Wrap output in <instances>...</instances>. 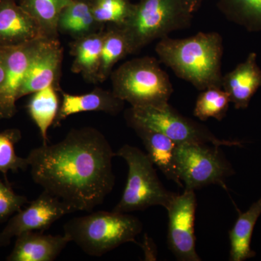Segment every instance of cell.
<instances>
[{"label": "cell", "mask_w": 261, "mask_h": 261, "mask_svg": "<svg viewBox=\"0 0 261 261\" xmlns=\"http://www.w3.org/2000/svg\"><path fill=\"white\" fill-rule=\"evenodd\" d=\"M115 156L99 130L83 127L70 130L58 143L32 149L27 159L32 179L43 190L74 211L90 212L113 190Z\"/></svg>", "instance_id": "1"}, {"label": "cell", "mask_w": 261, "mask_h": 261, "mask_svg": "<svg viewBox=\"0 0 261 261\" xmlns=\"http://www.w3.org/2000/svg\"><path fill=\"white\" fill-rule=\"evenodd\" d=\"M155 51L161 63L197 90L222 88L224 44L219 33L199 32L185 39L168 36L160 39Z\"/></svg>", "instance_id": "2"}, {"label": "cell", "mask_w": 261, "mask_h": 261, "mask_svg": "<svg viewBox=\"0 0 261 261\" xmlns=\"http://www.w3.org/2000/svg\"><path fill=\"white\" fill-rule=\"evenodd\" d=\"M143 224L136 216L116 211H96L73 218L63 226L64 234L90 256L101 257L123 244L136 243Z\"/></svg>", "instance_id": "3"}, {"label": "cell", "mask_w": 261, "mask_h": 261, "mask_svg": "<svg viewBox=\"0 0 261 261\" xmlns=\"http://www.w3.org/2000/svg\"><path fill=\"white\" fill-rule=\"evenodd\" d=\"M192 19L193 13L184 0H140L120 27L132 55L171 33L188 29Z\"/></svg>", "instance_id": "4"}, {"label": "cell", "mask_w": 261, "mask_h": 261, "mask_svg": "<svg viewBox=\"0 0 261 261\" xmlns=\"http://www.w3.org/2000/svg\"><path fill=\"white\" fill-rule=\"evenodd\" d=\"M113 93L130 107H159L169 103L173 88L169 75L154 57L125 62L111 75Z\"/></svg>", "instance_id": "5"}, {"label": "cell", "mask_w": 261, "mask_h": 261, "mask_svg": "<svg viewBox=\"0 0 261 261\" xmlns=\"http://www.w3.org/2000/svg\"><path fill=\"white\" fill-rule=\"evenodd\" d=\"M116 156L126 161L128 176L121 199L113 211L129 214L153 206L167 210L177 194L163 186L155 166L146 152L135 146L124 145Z\"/></svg>", "instance_id": "6"}, {"label": "cell", "mask_w": 261, "mask_h": 261, "mask_svg": "<svg viewBox=\"0 0 261 261\" xmlns=\"http://www.w3.org/2000/svg\"><path fill=\"white\" fill-rule=\"evenodd\" d=\"M125 119L158 130L176 144L243 147V142L219 138L207 127L178 112L169 103L159 107H130L125 112Z\"/></svg>", "instance_id": "7"}, {"label": "cell", "mask_w": 261, "mask_h": 261, "mask_svg": "<svg viewBox=\"0 0 261 261\" xmlns=\"http://www.w3.org/2000/svg\"><path fill=\"white\" fill-rule=\"evenodd\" d=\"M220 148L211 144H176L175 161L185 189L195 191L219 185L226 190V180L235 172Z\"/></svg>", "instance_id": "8"}, {"label": "cell", "mask_w": 261, "mask_h": 261, "mask_svg": "<svg viewBox=\"0 0 261 261\" xmlns=\"http://www.w3.org/2000/svg\"><path fill=\"white\" fill-rule=\"evenodd\" d=\"M73 212L69 205L43 190L37 199L10 218L0 232V247L8 246L13 238L23 233L44 232L65 215Z\"/></svg>", "instance_id": "9"}, {"label": "cell", "mask_w": 261, "mask_h": 261, "mask_svg": "<svg viewBox=\"0 0 261 261\" xmlns=\"http://www.w3.org/2000/svg\"><path fill=\"white\" fill-rule=\"evenodd\" d=\"M197 204L195 191L185 189L167 209V242L169 250L180 261H200L196 250L195 220Z\"/></svg>", "instance_id": "10"}, {"label": "cell", "mask_w": 261, "mask_h": 261, "mask_svg": "<svg viewBox=\"0 0 261 261\" xmlns=\"http://www.w3.org/2000/svg\"><path fill=\"white\" fill-rule=\"evenodd\" d=\"M44 38L14 47L1 48L4 56L5 75L0 84V118L9 119L17 113L19 92L33 57Z\"/></svg>", "instance_id": "11"}, {"label": "cell", "mask_w": 261, "mask_h": 261, "mask_svg": "<svg viewBox=\"0 0 261 261\" xmlns=\"http://www.w3.org/2000/svg\"><path fill=\"white\" fill-rule=\"evenodd\" d=\"M63 49L58 39L44 37L33 57L18 99L48 87L60 88Z\"/></svg>", "instance_id": "12"}, {"label": "cell", "mask_w": 261, "mask_h": 261, "mask_svg": "<svg viewBox=\"0 0 261 261\" xmlns=\"http://www.w3.org/2000/svg\"><path fill=\"white\" fill-rule=\"evenodd\" d=\"M43 35L39 24L16 0L0 1V48L20 45Z\"/></svg>", "instance_id": "13"}, {"label": "cell", "mask_w": 261, "mask_h": 261, "mask_svg": "<svg viewBox=\"0 0 261 261\" xmlns=\"http://www.w3.org/2000/svg\"><path fill=\"white\" fill-rule=\"evenodd\" d=\"M222 89L229 96L235 109H246L252 97L261 87V68L257 54L250 53L234 69L223 75Z\"/></svg>", "instance_id": "14"}, {"label": "cell", "mask_w": 261, "mask_h": 261, "mask_svg": "<svg viewBox=\"0 0 261 261\" xmlns=\"http://www.w3.org/2000/svg\"><path fill=\"white\" fill-rule=\"evenodd\" d=\"M70 243L63 235L45 234L40 231H29L17 237L14 247L8 261H53Z\"/></svg>", "instance_id": "15"}, {"label": "cell", "mask_w": 261, "mask_h": 261, "mask_svg": "<svg viewBox=\"0 0 261 261\" xmlns=\"http://www.w3.org/2000/svg\"><path fill=\"white\" fill-rule=\"evenodd\" d=\"M126 123L142 141L146 154L154 166L159 168L167 179L183 188L184 185L178 177L175 161L176 142L158 130L135 122L126 121Z\"/></svg>", "instance_id": "16"}, {"label": "cell", "mask_w": 261, "mask_h": 261, "mask_svg": "<svg viewBox=\"0 0 261 261\" xmlns=\"http://www.w3.org/2000/svg\"><path fill=\"white\" fill-rule=\"evenodd\" d=\"M63 100L53 126L58 127L68 117L84 112H103L116 116L124 108L125 102L113 92L102 88L94 89L84 94H71L62 92Z\"/></svg>", "instance_id": "17"}, {"label": "cell", "mask_w": 261, "mask_h": 261, "mask_svg": "<svg viewBox=\"0 0 261 261\" xmlns=\"http://www.w3.org/2000/svg\"><path fill=\"white\" fill-rule=\"evenodd\" d=\"M105 29L73 39L70 43V54L73 57L71 70L92 83H98Z\"/></svg>", "instance_id": "18"}, {"label": "cell", "mask_w": 261, "mask_h": 261, "mask_svg": "<svg viewBox=\"0 0 261 261\" xmlns=\"http://www.w3.org/2000/svg\"><path fill=\"white\" fill-rule=\"evenodd\" d=\"M103 29L104 25L94 18L92 0H72L62 11L58 20V33L70 36L73 39Z\"/></svg>", "instance_id": "19"}, {"label": "cell", "mask_w": 261, "mask_h": 261, "mask_svg": "<svg viewBox=\"0 0 261 261\" xmlns=\"http://www.w3.org/2000/svg\"><path fill=\"white\" fill-rule=\"evenodd\" d=\"M261 214V197L245 213H240L230 230L229 260L244 261L252 258L256 252L251 249L254 228Z\"/></svg>", "instance_id": "20"}, {"label": "cell", "mask_w": 261, "mask_h": 261, "mask_svg": "<svg viewBox=\"0 0 261 261\" xmlns=\"http://www.w3.org/2000/svg\"><path fill=\"white\" fill-rule=\"evenodd\" d=\"M60 108L58 90L48 87L32 94L27 110L32 121L37 125L42 137L43 145H47V132L53 125Z\"/></svg>", "instance_id": "21"}, {"label": "cell", "mask_w": 261, "mask_h": 261, "mask_svg": "<svg viewBox=\"0 0 261 261\" xmlns=\"http://www.w3.org/2000/svg\"><path fill=\"white\" fill-rule=\"evenodd\" d=\"M72 0H18V4L39 24L44 37L58 39V23L62 11Z\"/></svg>", "instance_id": "22"}, {"label": "cell", "mask_w": 261, "mask_h": 261, "mask_svg": "<svg viewBox=\"0 0 261 261\" xmlns=\"http://www.w3.org/2000/svg\"><path fill=\"white\" fill-rule=\"evenodd\" d=\"M110 25L105 30L98 83L106 82L111 76L114 65L130 55L129 47L124 32L118 25Z\"/></svg>", "instance_id": "23"}, {"label": "cell", "mask_w": 261, "mask_h": 261, "mask_svg": "<svg viewBox=\"0 0 261 261\" xmlns=\"http://www.w3.org/2000/svg\"><path fill=\"white\" fill-rule=\"evenodd\" d=\"M222 14L247 32H261V0H218Z\"/></svg>", "instance_id": "24"}, {"label": "cell", "mask_w": 261, "mask_h": 261, "mask_svg": "<svg viewBox=\"0 0 261 261\" xmlns=\"http://www.w3.org/2000/svg\"><path fill=\"white\" fill-rule=\"evenodd\" d=\"M230 103L229 96L222 88L206 89L197 98L193 115L202 121L210 118L221 121L227 114Z\"/></svg>", "instance_id": "25"}, {"label": "cell", "mask_w": 261, "mask_h": 261, "mask_svg": "<svg viewBox=\"0 0 261 261\" xmlns=\"http://www.w3.org/2000/svg\"><path fill=\"white\" fill-rule=\"evenodd\" d=\"M21 139V132L16 128L0 132V172L6 177L9 171L18 172L29 167L27 158L19 157L15 145Z\"/></svg>", "instance_id": "26"}, {"label": "cell", "mask_w": 261, "mask_h": 261, "mask_svg": "<svg viewBox=\"0 0 261 261\" xmlns=\"http://www.w3.org/2000/svg\"><path fill=\"white\" fill-rule=\"evenodd\" d=\"M133 8L130 0H92L94 18L102 25H123L129 18Z\"/></svg>", "instance_id": "27"}, {"label": "cell", "mask_w": 261, "mask_h": 261, "mask_svg": "<svg viewBox=\"0 0 261 261\" xmlns=\"http://www.w3.org/2000/svg\"><path fill=\"white\" fill-rule=\"evenodd\" d=\"M29 202L27 197L15 193L9 184L0 179V223L11 218Z\"/></svg>", "instance_id": "28"}, {"label": "cell", "mask_w": 261, "mask_h": 261, "mask_svg": "<svg viewBox=\"0 0 261 261\" xmlns=\"http://www.w3.org/2000/svg\"><path fill=\"white\" fill-rule=\"evenodd\" d=\"M187 8L192 13H195L200 9L201 5L205 2V0H184Z\"/></svg>", "instance_id": "29"}, {"label": "cell", "mask_w": 261, "mask_h": 261, "mask_svg": "<svg viewBox=\"0 0 261 261\" xmlns=\"http://www.w3.org/2000/svg\"><path fill=\"white\" fill-rule=\"evenodd\" d=\"M5 75V63L3 49L0 48V84L4 81Z\"/></svg>", "instance_id": "30"}, {"label": "cell", "mask_w": 261, "mask_h": 261, "mask_svg": "<svg viewBox=\"0 0 261 261\" xmlns=\"http://www.w3.org/2000/svg\"><path fill=\"white\" fill-rule=\"evenodd\" d=\"M0 1H1V0H0Z\"/></svg>", "instance_id": "31"}]
</instances>
